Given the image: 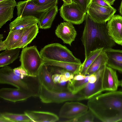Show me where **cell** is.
Wrapping results in <instances>:
<instances>
[{
  "label": "cell",
  "instance_id": "obj_1",
  "mask_svg": "<svg viewBox=\"0 0 122 122\" xmlns=\"http://www.w3.org/2000/svg\"><path fill=\"white\" fill-rule=\"evenodd\" d=\"M89 109L104 122L122 121V91L101 93L88 99Z\"/></svg>",
  "mask_w": 122,
  "mask_h": 122
},
{
  "label": "cell",
  "instance_id": "obj_2",
  "mask_svg": "<svg viewBox=\"0 0 122 122\" xmlns=\"http://www.w3.org/2000/svg\"><path fill=\"white\" fill-rule=\"evenodd\" d=\"M85 21L81 40L84 47L85 58L92 51L100 48H112L115 46V43L108 34L106 23L96 22L87 13Z\"/></svg>",
  "mask_w": 122,
  "mask_h": 122
},
{
  "label": "cell",
  "instance_id": "obj_3",
  "mask_svg": "<svg viewBox=\"0 0 122 122\" xmlns=\"http://www.w3.org/2000/svg\"><path fill=\"white\" fill-rule=\"evenodd\" d=\"M0 83L12 85L28 93L32 97H39L41 84L38 76L23 78L16 75L13 69L7 66L0 69Z\"/></svg>",
  "mask_w": 122,
  "mask_h": 122
},
{
  "label": "cell",
  "instance_id": "obj_4",
  "mask_svg": "<svg viewBox=\"0 0 122 122\" xmlns=\"http://www.w3.org/2000/svg\"><path fill=\"white\" fill-rule=\"evenodd\" d=\"M40 53L44 60L81 64L80 60L76 57L66 46L58 43L46 45Z\"/></svg>",
  "mask_w": 122,
  "mask_h": 122
},
{
  "label": "cell",
  "instance_id": "obj_5",
  "mask_svg": "<svg viewBox=\"0 0 122 122\" xmlns=\"http://www.w3.org/2000/svg\"><path fill=\"white\" fill-rule=\"evenodd\" d=\"M20 61V66L30 76L36 77L42 65L44 60L41 56L35 46L25 47L21 51Z\"/></svg>",
  "mask_w": 122,
  "mask_h": 122
},
{
  "label": "cell",
  "instance_id": "obj_6",
  "mask_svg": "<svg viewBox=\"0 0 122 122\" xmlns=\"http://www.w3.org/2000/svg\"><path fill=\"white\" fill-rule=\"evenodd\" d=\"M39 97L42 102L46 103H59L67 101L86 99L79 92L73 94L70 92H58L51 91L41 85Z\"/></svg>",
  "mask_w": 122,
  "mask_h": 122
},
{
  "label": "cell",
  "instance_id": "obj_7",
  "mask_svg": "<svg viewBox=\"0 0 122 122\" xmlns=\"http://www.w3.org/2000/svg\"><path fill=\"white\" fill-rule=\"evenodd\" d=\"M53 5L40 6L31 0L19 1L16 6L17 16H31L41 19L45 13L53 7Z\"/></svg>",
  "mask_w": 122,
  "mask_h": 122
},
{
  "label": "cell",
  "instance_id": "obj_8",
  "mask_svg": "<svg viewBox=\"0 0 122 122\" xmlns=\"http://www.w3.org/2000/svg\"><path fill=\"white\" fill-rule=\"evenodd\" d=\"M61 16L64 21L72 24L79 25L85 20L86 13L76 3L73 2L63 4L60 9Z\"/></svg>",
  "mask_w": 122,
  "mask_h": 122
},
{
  "label": "cell",
  "instance_id": "obj_9",
  "mask_svg": "<svg viewBox=\"0 0 122 122\" xmlns=\"http://www.w3.org/2000/svg\"><path fill=\"white\" fill-rule=\"evenodd\" d=\"M116 10L112 7H107L93 3H89L86 13L95 22L106 23L114 15Z\"/></svg>",
  "mask_w": 122,
  "mask_h": 122
},
{
  "label": "cell",
  "instance_id": "obj_10",
  "mask_svg": "<svg viewBox=\"0 0 122 122\" xmlns=\"http://www.w3.org/2000/svg\"><path fill=\"white\" fill-rule=\"evenodd\" d=\"M88 109L87 106L78 102H67L61 107L59 115L60 117L67 119H73L84 114Z\"/></svg>",
  "mask_w": 122,
  "mask_h": 122
},
{
  "label": "cell",
  "instance_id": "obj_11",
  "mask_svg": "<svg viewBox=\"0 0 122 122\" xmlns=\"http://www.w3.org/2000/svg\"><path fill=\"white\" fill-rule=\"evenodd\" d=\"M53 74L52 71L43 64L37 75L41 84L46 88L51 91L58 92H70L67 87L61 86L54 83L52 78Z\"/></svg>",
  "mask_w": 122,
  "mask_h": 122
},
{
  "label": "cell",
  "instance_id": "obj_12",
  "mask_svg": "<svg viewBox=\"0 0 122 122\" xmlns=\"http://www.w3.org/2000/svg\"><path fill=\"white\" fill-rule=\"evenodd\" d=\"M102 82L103 91H117L119 86V80L116 71L107 66L104 67L102 74Z\"/></svg>",
  "mask_w": 122,
  "mask_h": 122
},
{
  "label": "cell",
  "instance_id": "obj_13",
  "mask_svg": "<svg viewBox=\"0 0 122 122\" xmlns=\"http://www.w3.org/2000/svg\"><path fill=\"white\" fill-rule=\"evenodd\" d=\"M109 35L115 43L122 46V16L114 15L107 24Z\"/></svg>",
  "mask_w": 122,
  "mask_h": 122
},
{
  "label": "cell",
  "instance_id": "obj_14",
  "mask_svg": "<svg viewBox=\"0 0 122 122\" xmlns=\"http://www.w3.org/2000/svg\"><path fill=\"white\" fill-rule=\"evenodd\" d=\"M56 36L63 43L71 46L77 35L76 31L72 23L67 21L61 23L55 31Z\"/></svg>",
  "mask_w": 122,
  "mask_h": 122
},
{
  "label": "cell",
  "instance_id": "obj_15",
  "mask_svg": "<svg viewBox=\"0 0 122 122\" xmlns=\"http://www.w3.org/2000/svg\"><path fill=\"white\" fill-rule=\"evenodd\" d=\"M0 97L5 100L15 102L25 100L32 96L28 93L17 88H3L0 90Z\"/></svg>",
  "mask_w": 122,
  "mask_h": 122
},
{
  "label": "cell",
  "instance_id": "obj_16",
  "mask_svg": "<svg viewBox=\"0 0 122 122\" xmlns=\"http://www.w3.org/2000/svg\"><path fill=\"white\" fill-rule=\"evenodd\" d=\"M108 58L107 65L122 73V50L110 48L103 49Z\"/></svg>",
  "mask_w": 122,
  "mask_h": 122
},
{
  "label": "cell",
  "instance_id": "obj_17",
  "mask_svg": "<svg viewBox=\"0 0 122 122\" xmlns=\"http://www.w3.org/2000/svg\"><path fill=\"white\" fill-rule=\"evenodd\" d=\"M17 5L15 0H6L0 2V28L13 17L14 9Z\"/></svg>",
  "mask_w": 122,
  "mask_h": 122
},
{
  "label": "cell",
  "instance_id": "obj_18",
  "mask_svg": "<svg viewBox=\"0 0 122 122\" xmlns=\"http://www.w3.org/2000/svg\"><path fill=\"white\" fill-rule=\"evenodd\" d=\"M39 29L37 24L24 28L21 38L12 49L23 48L26 46L36 38L39 32Z\"/></svg>",
  "mask_w": 122,
  "mask_h": 122
},
{
  "label": "cell",
  "instance_id": "obj_19",
  "mask_svg": "<svg viewBox=\"0 0 122 122\" xmlns=\"http://www.w3.org/2000/svg\"><path fill=\"white\" fill-rule=\"evenodd\" d=\"M24 113L28 116L32 122H55L59 120V117L50 112L34 111H26Z\"/></svg>",
  "mask_w": 122,
  "mask_h": 122
},
{
  "label": "cell",
  "instance_id": "obj_20",
  "mask_svg": "<svg viewBox=\"0 0 122 122\" xmlns=\"http://www.w3.org/2000/svg\"><path fill=\"white\" fill-rule=\"evenodd\" d=\"M103 68L95 82L90 83L88 82L85 86L78 92L84 97L86 99H88L103 91L102 86L101 77Z\"/></svg>",
  "mask_w": 122,
  "mask_h": 122
},
{
  "label": "cell",
  "instance_id": "obj_21",
  "mask_svg": "<svg viewBox=\"0 0 122 122\" xmlns=\"http://www.w3.org/2000/svg\"><path fill=\"white\" fill-rule=\"evenodd\" d=\"M44 60V64L47 66H50L64 69L74 75L80 74L81 64Z\"/></svg>",
  "mask_w": 122,
  "mask_h": 122
},
{
  "label": "cell",
  "instance_id": "obj_22",
  "mask_svg": "<svg viewBox=\"0 0 122 122\" xmlns=\"http://www.w3.org/2000/svg\"><path fill=\"white\" fill-rule=\"evenodd\" d=\"M39 20L31 16H17L9 24L10 30L23 29L38 24Z\"/></svg>",
  "mask_w": 122,
  "mask_h": 122
},
{
  "label": "cell",
  "instance_id": "obj_23",
  "mask_svg": "<svg viewBox=\"0 0 122 122\" xmlns=\"http://www.w3.org/2000/svg\"><path fill=\"white\" fill-rule=\"evenodd\" d=\"M58 11V7H53L46 12L39 21V28L47 29L50 28Z\"/></svg>",
  "mask_w": 122,
  "mask_h": 122
},
{
  "label": "cell",
  "instance_id": "obj_24",
  "mask_svg": "<svg viewBox=\"0 0 122 122\" xmlns=\"http://www.w3.org/2000/svg\"><path fill=\"white\" fill-rule=\"evenodd\" d=\"M20 48L7 49L0 54V67H2L12 63L17 59L19 54Z\"/></svg>",
  "mask_w": 122,
  "mask_h": 122
},
{
  "label": "cell",
  "instance_id": "obj_25",
  "mask_svg": "<svg viewBox=\"0 0 122 122\" xmlns=\"http://www.w3.org/2000/svg\"><path fill=\"white\" fill-rule=\"evenodd\" d=\"M32 122L25 114H19L5 112L0 113V122Z\"/></svg>",
  "mask_w": 122,
  "mask_h": 122
},
{
  "label": "cell",
  "instance_id": "obj_26",
  "mask_svg": "<svg viewBox=\"0 0 122 122\" xmlns=\"http://www.w3.org/2000/svg\"><path fill=\"white\" fill-rule=\"evenodd\" d=\"M108 60L106 53L103 50L88 68L87 75H90L95 73L102 66L107 65Z\"/></svg>",
  "mask_w": 122,
  "mask_h": 122
},
{
  "label": "cell",
  "instance_id": "obj_27",
  "mask_svg": "<svg viewBox=\"0 0 122 122\" xmlns=\"http://www.w3.org/2000/svg\"><path fill=\"white\" fill-rule=\"evenodd\" d=\"M103 48L97 49L91 51L87 56L85 58L81 64L80 74L86 76L88 70L95 60L103 51Z\"/></svg>",
  "mask_w": 122,
  "mask_h": 122
},
{
  "label": "cell",
  "instance_id": "obj_28",
  "mask_svg": "<svg viewBox=\"0 0 122 122\" xmlns=\"http://www.w3.org/2000/svg\"><path fill=\"white\" fill-rule=\"evenodd\" d=\"M24 29L10 30L6 39L3 41L7 46V49H12L20 39L23 33Z\"/></svg>",
  "mask_w": 122,
  "mask_h": 122
},
{
  "label": "cell",
  "instance_id": "obj_29",
  "mask_svg": "<svg viewBox=\"0 0 122 122\" xmlns=\"http://www.w3.org/2000/svg\"><path fill=\"white\" fill-rule=\"evenodd\" d=\"M89 75L86 76L85 78L82 80H74L72 79L69 81L66 87L68 90L73 94H76L84 88L88 82Z\"/></svg>",
  "mask_w": 122,
  "mask_h": 122
},
{
  "label": "cell",
  "instance_id": "obj_30",
  "mask_svg": "<svg viewBox=\"0 0 122 122\" xmlns=\"http://www.w3.org/2000/svg\"><path fill=\"white\" fill-rule=\"evenodd\" d=\"M94 116L92 112L89 109L86 112L78 117L67 119L63 122H92L94 121Z\"/></svg>",
  "mask_w": 122,
  "mask_h": 122
},
{
  "label": "cell",
  "instance_id": "obj_31",
  "mask_svg": "<svg viewBox=\"0 0 122 122\" xmlns=\"http://www.w3.org/2000/svg\"><path fill=\"white\" fill-rule=\"evenodd\" d=\"M36 4L40 6L50 5H57L58 0H31Z\"/></svg>",
  "mask_w": 122,
  "mask_h": 122
},
{
  "label": "cell",
  "instance_id": "obj_32",
  "mask_svg": "<svg viewBox=\"0 0 122 122\" xmlns=\"http://www.w3.org/2000/svg\"><path fill=\"white\" fill-rule=\"evenodd\" d=\"M14 73L17 76L22 78L29 76L25 70L20 66L13 69Z\"/></svg>",
  "mask_w": 122,
  "mask_h": 122
},
{
  "label": "cell",
  "instance_id": "obj_33",
  "mask_svg": "<svg viewBox=\"0 0 122 122\" xmlns=\"http://www.w3.org/2000/svg\"><path fill=\"white\" fill-rule=\"evenodd\" d=\"M90 0H73V1L77 4L86 13Z\"/></svg>",
  "mask_w": 122,
  "mask_h": 122
},
{
  "label": "cell",
  "instance_id": "obj_34",
  "mask_svg": "<svg viewBox=\"0 0 122 122\" xmlns=\"http://www.w3.org/2000/svg\"><path fill=\"white\" fill-rule=\"evenodd\" d=\"M92 2L104 7H112L105 0H90L89 3Z\"/></svg>",
  "mask_w": 122,
  "mask_h": 122
},
{
  "label": "cell",
  "instance_id": "obj_35",
  "mask_svg": "<svg viewBox=\"0 0 122 122\" xmlns=\"http://www.w3.org/2000/svg\"><path fill=\"white\" fill-rule=\"evenodd\" d=\"M61 75L59 74H53L52 76V78L54 83L58 84L60 83L61 80Z\"/></svg>",
  "mask_w": 122,
  "mask_h": 122
},
{
  "label": "cell",
  "instance_id": "obj_36",
  "mask_svg": "<svg viewBox=\"0 0 122 122\" xmlns=\"http://www.w3.org/2000/svg\"><path fill=\"white\" fill-rule=\"evenodd\" d=\"M86 76L80 74H76L74 75V77L72 79L76 81L82 80L85 78Z\"/></svg>",
  "mask_w": 122,
  "mask_h": 122
},
{
  "label": "cell",
  "instance_id": "obj_37",
  "mask_svg": "<svg viewBox=\"0 0 122 122\" xmlns=\"http://www.w3.org/2000/svg\"><path fill=\"white\" fill-rule=\"evenodd\" d=\"M7 49V46L4 41L2 40H0V51L5 50Z\"/></svg>",
  "mask_w": 122,
  "mask_h": 122
},
{
  "label": "cell",
  "instance_id": "obj_38",
  "mask_svg": "<svg viewBox=\"0 0 122 122\" xmlns=\"http://www.w3.org/2000/svg\"><path fill=\"white\" fill-rule=\"evenodd\" d=\"M64 2L63 4H69L72 3L73 1V0H62Z\"/></svg>",
  "mask_w": 122,
  "mask_h": 122
},
{
  "label": "cell",
  "instance_id": "obj_39",
  "mask_svg": "<svg viewBox=\"0 0 122 122\" xmlns=\"http://www.w3.org/2000/svg\"><path fill=\"white\" fill-rule=\"evenodd\" d=\"M110 5H113L114 1L116 0H105Z\"/></svg>",
  "mask_w": 122,
  "mask_h": 122
},
{
  "label": "cell",
  "instance_id": "obj_40",
  "mask_svg": "<svg viewBox=\"0 0 122 122\" xmlns=\"http://www.w3.org/2000/svg\"><path fill=\"white\" fill-rule=\"evenodd\" d=\"M119 11L120 14L122 15V0L119 7Z\"/></svg>",
  "mask_w": 122,
  "mask_h": 122
},
{
  "label": "cell",
  "instance_id": "obj_41",
  "mask_svg": "<svg viewBox=\"0 0 122 122\" xmlns=\"http://www.w3.org/2000/svg\"><path fill=\"white\" fill-rule=\"evenodd\" d=\"M3 38V35L2 34L0 35V40H2Z\"/></svg>",
  "mask_w": 122,
  "mask_h": 122
},
{
  "label": "cell",
  "instance_id": "obj_42",
  "mask_svg": "<svg viewBox=\"0 0 122 122\" xmlns=\"http://www.w3.org/2000/svg\"><path fill=\"white\" fill-rule=\"evenodd\" d=\"M119 86H120L122 87V80L120 81Z\"/></svg>",
  "mask_w": 122,
  "mask_h": 122
},
{
  "label": "cell",
  "instance_id": "obj_43",
  "mask_svg": "<svg viewBox=\"0 0 122 122\" xmlns=\"http://www.w3.org/2000/svg\"><path fill=\"white\" fill-rule=\"evenodd\" d=\"M6 0H0V2Z\"/></svg>",
  "mask_w": 122,
  "mask_h": 122
},
{
  "label": "cell",
  "instance_id": "obj_44",
  "mask_svg": "<svg viewBox=\"0 0 122 122\" xmlns=\"http://www.w3.org/2000/svg\"></svg>",
  "mask_w": 122,
  "mask_h": 122
}]
</instances>
